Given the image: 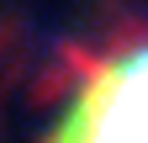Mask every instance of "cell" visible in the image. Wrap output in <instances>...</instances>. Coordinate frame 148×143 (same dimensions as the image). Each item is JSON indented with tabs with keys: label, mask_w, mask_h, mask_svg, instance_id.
Masks as SVG:
<instances>
[{
	"label": "cell",
	"mask_w": 148,
	"mask_h": 143,
	"mask_svg": "<svg viewBox=\"0 0 148 143\" xmlns=\"http://www.w3.org/2000/svg\"><path fill=\"white\" fill-rule=\"evenodd\" d=\"M53 143H148V43L85 80Z\"/></svg>",
	"instance_id": "cell-1"
}]
</instances>
